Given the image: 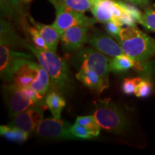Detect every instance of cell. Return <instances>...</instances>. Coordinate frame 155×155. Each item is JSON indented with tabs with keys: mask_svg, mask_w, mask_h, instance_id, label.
<instances>
[{
	"mask_svg": "<svg viewBox=\"0 0 155 155\" xmlns=\"http://www.w3.org/2000/svg\"><path fill=\"white\" fill-rule=\"evenodd\" d=\"M50 79L47 71L39 64L38 66V75L30 88L33 89L40 96L44 98L50 90Z\"/></svg>",
	"mask_w": 155,
	"mask_h": 155,
	"instance_id": "obj_18",
	"label": "cell"
},
{
	"mask_svg": "<svg viewBox=\"0 0 155 155\" xmlns=\"http://www.w3.org/2000/svg\"><path fill=\"white\" fill-rule=\"evenodd\" d=\"M125 1L139 6H147L149 4V0H125Z\"/></svg>",
	"mask_w": 155,
	"mask_h": 155,
	"instance_id": "obj_30",
	"label": "cell"
},
{
	"mask_svg": "<svg viewBox=\"0 0 155 155\" xmlns=\"http://www.w3.org/2000/svg\"><path fill=\"white\" fill-rule=\"evenodd\" d=\"M38 64L26 58L15 62L12 70V83L20 88H30L38 75Z\"/></svg>",
	"mask_w": 155,
	"mask_h": 155,
	"instance_id": "obj_8",
	"label": "cell"
},
{
	"mask_svg": "<svg viewBox=\"0 0 155 155\" xmlns=\"http://www.w3.org/2000/svg\"><path fill=\"white\" fill-rule=\"evenodd\" d=\"M117 41L125 55L129 56L144 68L145 62L155 55V39L137 27L122 28Z\"/></svg>",
	"mask_w": 155,
	"mask_h": 155,
	"instance_id": "obj_1",
	"label": "cell"
},
{
	"mask_svg": "<svg viewBox=\"0 0 155 155\" xmlns=\"http://www.w3.org/2000/svg\"><path fill=\"white\" fill-rule=\"evenodd\" d=\"M31 1V0H28V2H30Z\"/></svg>",
	"mask_w": 155,
	"mask_h": 155,
	"instance_id": "obj_31",
	"label": "cell"
},
{
	"mask_svg": "<svg viewBox=\"0 0 155 155\" xmlns=\"http://www.w3.org/2000/svg\"><path fill=\"white\" fill-rule=\"evenodd\" d=\"M152 85L150 81L142 80L136 88L134 94L139 98H145L152 94Z\"/></svg>",
	"mask_w": 155,
	"mask_h": 155,
	"instance_id": "obj_26",
	"label": "cell"
},
{
	"mask_svg": "<svg viewBox=\"0 0 155 155\" xmlns=\"http://www.w3.org/2000/svg\"><path fill=\"white\" fill-rule=\"evenodd\" d=\"M71 126L61 119H45L40 121L35 130L38 136L47 139H75L71 131Z\"/></svg>",
	"mask_w": 155,
	"mask_h": 155,
	"instance_id": "obj_7",
	"label": "cell"
},
{
	"mask_svg": "<svg viewBox=\"0 0 155 155\" xmlns=\"http://www.w3.org/2000/svg\"><path fill=\"white\" fill-rule=\"evenodd\" d=\"M60 3L73 10L84 13L91 9V0H58Z\"/></svg>",
	"mask_w": 155,
	"mask_h": 155,
	"instance_id": "obj_20",
	"label": "cell"
},
{
	"mask_svg": "<svg viewBox=\"0 0 155 155\" xmlns=\"http://www.w3.org/2000/svg\"><path fill=\"white\" fill-rule=\"evenodd\" d=\"M141 81L142 80L139 78H125L122 84V91L127 95L134 94L136 88Z\"/></svg>",
	"mask_w": 155,
	"mask_h": 155,
	"instance_id": "obj_27",
	"label": "cell"
},
{
	"mask_svg": "<svg viewBox=\"0 0 155 155\" xmlns=\"http://www.w3.org/2000/svg\"><path fill=\"white\" fill-rule=\"evenodd\" d=\"M25 46L35 55L39 64L48 72L50 79V90L65 91L70 85L69 70L65 61L50 50L38 49L27 42Z\"/></svg>",
	"mask_w": 155,
	"mask_h": 155,
	"instance_id": "obj_2",
	"label": "cell"
},
{
	"mask_svg": "<svg viewBox=\"0 0 155 155\" xmlns=\"http://www.w3.org/2000/svg\"><path fill=\"white\" fill-rule=\"evenodd\" d=\"M29 19L32 26L38 30V32L43 38L45 41L48 45L49 50L55 53L57 50L58 45L59 43V40L61 39V35L59 34L58 30L52 25H47L38 22L30 16L29 17Z\"/></svg>",
	"mask_w": 155,
	"mask_h": 155,
	"instance_id": "obj_14",
	"label": "cell"
},
{
	"mask_svg": "<svg viewBox=\"0 0 155 155\" xmlns=\"http://www.w3.org/2000/svg\"><path fill=\"white\" fill-rule=\"evenodd\" d=\"M139 23L147 30L155 32V10L150 7L145 9Z\"/></svg>",
	"mask_w": 155,
	"mask_h": 155,
	"instance_id": "obj_23",
	"label": "cell"
},
{
	"mask_svg": "<svg viewBox=\"0 0 155 155\" xmlns=\"http://www.w3.org/2000/svg\"><path fill=\"white\" fill-rule=\"evenodd\" d=\"M71 131L75 138L78 139H91L97 137L96 134L91 129L77 123H75V124L71 126Z\"/></svg>",
	"mask_w": 155,
	"mask_h": 155,
	"instance_id": "obj_24",
	"label": "cell"
},
{
	"mask_svg": "<svg viewBox=\"0 0 155 155\" xmlns=\"http://www.w3.org/2000/svg\"><path fill=\"white\" fill-rule=\"evenodd\" d=\"M28 2V0H1V7L5 12L14 14L16 12H21L22 5Z\"/></svg>",
	"mask_w": 155,
	"mask_h": 155,
	"instance_id": "obj_21",
	"label": "cell"
},
{
	"mask_svg": "<svg viewBox=\"0 0 155 155\" xmlns=\"http://www.w3.org/2000/svg\"><path fill=\"white\" fill-rule=\"evenodd\" d=\"M55 9L56 18L52 25L55 28L61 37L64 32L75 25L91 27L97 20L95 18L87 17L83 13L71 9L59 2L58 0H49Z\"/></svg>",
	"mask_w": 155,
	"mask_h": 155,
	"instance_id": "obj_6",
	"label": "cell"
},
{
	"mask_svg": "<svg viewBox=\"0 0 155 155\" xmlns=\"http://www.w3.org/2000/svg\"><path fill=\"white\" fill-rule=\"evenodd\" d=\"M45 104L51 111L53 118L61 119L62 111L66 105V101L61 92L50 91L45 97Z\"/></svg>",
	"mask_w": 155,
	"mask_h": 155,
	"instance_id": "obj_17",
	"label": "cell"
},
{
	"mask_svg": "<svg viewBox=\"0 0 155 155\" xmlns=\"http://www.w3.org/2000/svg\"><path fill=\"white\" fill-rule=\"evenodd\" d=\"M136 68L144 71V68L125 54L116 57H112L110 61V68L111 72L123 73L130 68Z\"/></svg>",
	"mask_w": 155,
	"mask_h": 155,
	"instance_id": "obj_16",
	"label": "cell"
},
{
	"mask_svg": "<svg viewBox=\"0 0 155 155\" xmlns=\"http://www.w3.org/2000/svg\"><path fill=\"white\" fill-rule=\"evenodd\" d=\"M112 0H91V11L98 22L106 23L112 20Z\"/></svg>",
	"mask_w": 155,
	"mask_h": 155,
	"instance_id": "obj_15",
	"label": "cell"
},
{
	"mask_svg": "<svg viewBox=\"0 0 155 155\" xmlns=\"http://www.w3.org/2000/svg\"><path fill=\"white\" fill-rule=\"evenodd\" d=\"M74 61L79 65V68H87L98 73L106 84L109 86L110 61L111 58L104 53L90 48H82L75 54Z\"/></svg>",
	"mask_w": 155,
	"mask_h": 155,
	"instance_id": "obj_5",
	"label": "cell"
},
{
	"mask_svg": "<svg viewBox=\"0 0 155 155\" xmlns=\"http://www.w3.org/2000/svg\"><path fill=\"white\" fill-rule=\"evenodd\" d=\"M88 39V27L75 25L67 29L61 35L62 48L68 53L78 51Z\"/></svg>",
	"mask_w": 155,
	"mask_h": 155,
	"instance_id": "obj_11",
	"label": "cell"
},
{
	"mask_svg": "<svg viewBox=\"0 0 155 155\" xmlns=\"http://www.w3.org/2000/svg\"><path fill=\"white\" fill-rule=\"evenodd\" d=\"M47 106H37L30 108L13 116L9 124L14 126L30 134L43 119L44 111Z\"/></svg>",
	"mask_w": 155,
	"mask_h": 155,
	"instance_id": "obj_9",
	"label": "cell"
},
{
	"mask_svg": "<svg viewBox=\"0 0 155 155\" xmlns=\"http://www.w3.org/2000/svg\"><path fill=\"white\" fill-rule=\"evenodd\" d=\"M94 116L101 129L113 134H121L129 125L124 112L110 98L95 103Z\"/></svg>",
	"mask_w": 155,
	"mask_h": 155,
	"instance_id": "obj_3",
	"label": "cell"
},
{
	"mask_svg": "<svg viewBox=\"0 0 155 155\" xmlns=\"http://www.w3.org/2000/svg\"><path fill=\"white\" fill-rule=\"evenodd\" d=\"M0 134L9 141L17 143H23L28 140L30 134L22 131L10 124L2 125L0 127Z\"/></svg>",
	"mask_w": 155,
	"mask_h": 155,
	"instance_id": "obj_19",
	"label": "cell"
},
{
	"mask_svg": "<svg viewBox=\"0 0 155 155\" xmlns=\"http://www.w3.org/2000/svg\"><path fill=\"white\" fill-rule=\"evenodd\" d=\"M12 45L1 40L0 44V68L1 78L4 81L10 83L12 80V70L15 62L21 58L32 59V55L24 53L17 52L14 49Z\"/></svg>",
	"mask_w": 155,
	"mask_h": 155,
	"instance_id": "obj_10",
	"label": "cell"
},
{
	"mask_svg": "<svg viewBox=\"0 0 155 155\" xmlns=\"http://www.w3.org/2000/svg\"><path fill=\"white\" fill-rule=\"evenodd\" d=\"M75 77L85 86L98 93H102L105 89L109 87L98 73L91 69L79 68Z\"/></svg>",
	"mask_w": 155,
	"mask_h": 155,
	"instance_id": "obj_13",
	"label": "cell"
},
{
	"mask_svg": "<svg viewBox=\"0 0 155 155\" xmlns=\"http://www.w3.org/2000/svg\"><path fill=\"white\" fill-rule=\"evenodd\" d=\"M122 3H123V5L124 7H125V9L128 11V12H129V14L136 19V21L139 23V20H140L141 18V16H142L143 13H141L140 10H139L137 7H136L134 5H131V4L129 3H126L123 1H122Z\"/></svg>",
	"mask_w": 155,
	"mask_h": 155,
	"instance_id": "obj_29",
	"label": "cell"
},
{
	"mask_svg": "<svg viewBox=\"0 0 155 155\" xmlns=\"http://www.w3.org/2000/svg\"><path fill=\"white\" fill-rule=\"evenodd\" d=\"M4 98L11 117L37 106H45V100L32 88H20L13 83L4 86Z\"/></svg>",
	"mask_w": 155,
	"mask_h": 155,
	"instance_id": "obj_4",
	"label": "cell"
},
{
	"mask_svg": "<svg viewBox=\"0 0 155 155\" xmlns=\"http://www.w3.org/2000/svg\"><path fill=\"white\" fill-rule=\"evenodd\" d=\"M75 123L82 125L83 127H87L88 129H91V130L93 131L95 134H96L97 137L99 135L101 127H99V125L98 124V123H97L96 120L95 119L94 115L78 116V117H77Z\"/></svg>",
	"mask_w": 155,
	"mask_h": 155,
	"instance_id": "obj_22",
	"label": "cell"
},
{
	"mask_svg": "<svg viewBox=\"0 0 155 155\" xmlns=\"http://www.w3.org/2000/svg\"><path fill=\"white\" fill-rule=\"evenodd\" d=\"M105 29L106 32H108L110 35L113 36L114 38H116V40H119L120 32L122 30L121 26L118 25L114 21H108L106 23H105Z\"/></svg>",
	"mask_w": 155,
	"mask_h": 155,
	"instance_id": "obj_28",
	"label": "cell"
},
{
	"mask_svg": "<svg viewBox=\"0 0 155 155\" xmlns=\"http://www.w3.org/2000/svg\"><path fill=\"white\" fill-rule=\"evenodd\" d=\"M88 42L92 47L104 55L116 57L124 54L119 43L114 41L113 38L103 32H94L88 39Z\"/></svg>",
	"mask_w": 155,
	"mask_h": 155,
	"instance_id": "obj_12",
	"label": "cell"
},
{
	"mask_svg": "<svg viewBox=\"0 0 155 155\" xmlns=\"http://www.w3.org/2000/svg\"><path fill=\"white\" fill-rule=\"evenodd\" d=\"M28 32L30 33L31 38H32V42L35 45V46L37 48L40 50H49L48 46L46 42L45 41L43 38L38 32V30L35 28V27H30L28 28Z\"/></svg>",
	"mask_w": 155,
	"mask_h": 155,
	"instance_id": "obj_25",
	"label": "cell"
}]
</instances>
